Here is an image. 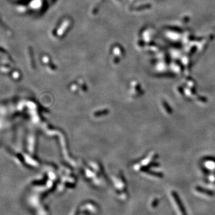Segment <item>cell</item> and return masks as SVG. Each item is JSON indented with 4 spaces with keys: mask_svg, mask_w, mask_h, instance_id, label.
<instances>
[{
    "mask_svg": "<svg viewBox=\"0 0 215 215\" xmlns=\"http://www.w3.org/2000/svg\"><path fill=\"white\" fill-rule=\"evenodd\" d=\"M173 196H174V198H175V201L176 202L177 204H178V206L179 207V209L180 210V211L181 212V213H182L183 215H187V214H186L185 207H184V205H183L182 203L181 200H180L179 198L178 197V195H176V194H173Z\"/></svg>",
    "mask_w": 215,
    "mask_h": 215,
    "instance_id": "obj_1",
    "label": "cell"
}]
</instances>
